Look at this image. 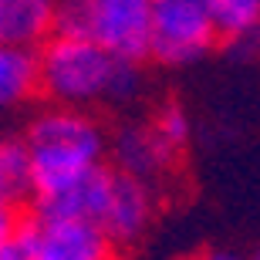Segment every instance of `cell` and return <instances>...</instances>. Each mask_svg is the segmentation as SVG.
<instances>
[{
  "label": "cell",
  "mask_w": 260,
  "mask_h": 260,
  "mask_svg": "<svg viewBox=\"0 0 260 260\" xmlns=\"http://www.w3.org/2000/svg\"><path fill=\"white\" fill-rule=\"evenodd\" d=\"M0 196L7 210L34 200V162L27 139H4L0 145Z\"/></svg>",
  "instance_id": "obj_11"
},
{
  "label": "cell",
  "mask_w": 260,
  "mask_h": 260,
  "mask_svg": "<svg viewBox=\"0 0 260 260\" xmlns=\"http://www.w3.org/2000/svg\"><path fill=\"white\" fill-rule=\"evenodd\" d=\"M223 41H243L260 27V0H210Z\"/></svg>",
  "instance_id": "obj_12"
},
{
  "label": "cell",
  "mask_w": 260,
  "mask_h": 260,
  "mask_svg": "<svg viewBox=\"0 0 260 260\" xmlns=\"http://www.w3.org/2000/svg\"><path fill=\"white\" fill-rule=\"evenodd\" d=\"M54 34H61V38H91V0H58Z\"/></svg>",
  "instance_id": "obj_14"
},
{
  "label": "cell",
  "mask_w": 260,
  "mask_h": 260,
  "mask_svg": "<svg viewBox=\"0 0 260 260\" xmlns=\"http://www.w3.org/2000/svg\"><path fill=\"white\" fill-rule=\"evenodd\" d=\"M112 189H115V169L95 166L85 176H78L75 183H68L64 189L34 200V213L71 216V220H88V223L102 226L105 210H108V203H112Z\"/></svg>",
  "instance_id": "obj_6"
},
{
  "label": "cell",
  "mask_w": 260,
  "mask_h": 260,
  "mask_svg": "<svg viewBox=\"0 0 260 260\" xmlns=\"http://www.w3.org/2000/svg\"><path fill=\"white\" fill-rule=\"evenodd\" d=\"M58 0H0V41L17 48H41L54 38Z\"/></svg>",
  "instance_id": "obj_8"
},
{
  "label": "cell",
  "mask_w": 260,
  "mask_h": 260,
  "mask_svg": "<svg viewBox=\"0 0 260 260\" xmlns=\"http://www.w3.org/2000/svg\"><path fill=\"white\" fill-rule=\"evenodd\" d=\"M112 159H115V169L118 173H128L135 179H152L173 162L176 155L159 142V135L152 132V125L142 128V125H128V128H118L115 142H112Z\"/></svg>",
  "instance_id": "obj_9"
},
{
  "label": "cell",
  "mask_w": 260,
  "mask_h": 260,
  "mask_svg": "<svg viewBox=\"0 0 260 260\" xmlns=\"http://www.w3.org/2000/svg\"><path fill=\"white\" fill-rule=\"evenodd\" d=\"M200 260H253V253L243 257V253H237V250H206Z\"/></svg>",
  "instance_id": "obj_16"
},
{
  "label": "cell",
  "mask_w": 260,
  "mask_h": 260,
  "mask_svg": "<svg viewBox=\"0 0 260 260\" xmlns=\"http://www.w3.org/2000/svg\"><path fill=\"white\" fill-rule=\"evenodd\" d=\"M34 91H41V51L38 48H0V102L7 108L24 105Z\"/></svg>",
  "instance_id": "obj_10"
},
{
  "label": "cell",
  "mask_w": 260,
  "mask_h": 260,
  "mask_svg": "<svg viewBox=\"0 0 260 260\" xmlns=\"http://www.w3.org/2000/svg\"><path fill=\"white\" fill-rule=\"evenodd\" d=\"M220 41L210 0H155L152 58L162 64H189Z\"/></svg>",
  "instance_id": "obj_3"
},
{
  "label": "cell",
  "mask_w": 260,
  "mask_h": 260,
  "mask_svg": "<svg viewBox=\"0 0 260 260\" xmlns=\"http://www.w3.org/2000/svg\"><path fill=\"white\" fill-rule=\"evenodd\" d=\"M149 216H152L149 183L115 169V189H112V203H108V210H105L102 230L115 243H132L149 226Z\"/></svg>",
  "instance_id": "obj_7"
},
{
  "label": "cell",
  "mask_w": 260,
  "mask_h": 260,
  "mask_svg": "<svg viewBox=\"0 0 260 260\" xmlns=\"http://www.w3.org/2000/svg\"><path fill=\"white\" fill-rule=\"evenodd\" d=\"M20 226L34 260H115V240L98 223L34 213Z\"/></svg>",
  "instance_id": "obj_4"
},
{
  "label": "cell",
  "mask_w": 260,
  "mask_h": 260,
  "mask_svg": "<svg viewBox=\"0 0 260 260\" xmlns=\"http://www.w3.org/2000/svg\"><path fill=\"white\" fill-rule=\"evenodd\" d=\"M152 132L159 135V142L169 149L173 155H179L189 142V115L179 105H166L159 108V115L152 122Z\"/></svg>",
  "instance_id": "obj_13"
},
{
  "label": "cell",
  "mask_w": 260,
  "mask_h": 260,
  "mask_svg": "<svg viewBox=\"0 0 260 260\" xmlns=\"http://www.w3.org/2000/svg\"><path fill=\"white\" fill-rule=\"evenodd\" d=\"M253 260H260V250H257V253H253Z\"/></svg>",
  "instance_id": "obj_17"
},
{
  "label": "cell",
  "mask_w": 260,
  "mask_h": 260,
  "mask_svg": "<svg viewBox=\"0 0 260 260\" xmlns=\"http://www.w3.org/2000/svg\"><path fill=\"white\" fill-rule=\"evenodd\" d=\"M41 91L64 108H85L102 98L112 102L118 61L91 38H48L41 44Z\"/></svg>",
  "instance_id": "obj_2"
},
{
  "label": "cell",
  "mask_w": 260,
  "mask_h": 260,
  "mask_svg": "<svg viewBox=\"0 0 260 260\" xmlns=\"http://www.w3.org/2000/svg\"><path fill=\"white\" fill-rule=\"evenodd\" d=\"M0 260H34L24 237V226L14 216V210L4 206V237H0Z\"/></svg>",
  "instance_id": "obj_15"
},
{
  "label": "cell",
  "mask_w": 260,
  "mask_h": 260,
  "mask_svg": "<svg viewBox=\"0 0 260 260\" xmlns=\"http://www.w3.org/2000/svg\"><path fill=\"white\" fill-rule=\"evenodd\" d=\"M155 0H91V41L122 61L152 54Z\"/></svg>",
  "instance_id": "obj_5"
},
{
  "label": "cell",
  "mask_w": 260,
  "mask_h": 260,
  "mask_svg": "<svg viewBox=\"0 0 260 260\" xmlns=\"http://www.w3.org/2000/svg\"><path fill=\"white\" fill-rule=\"evenodd\" d=\"M27 149L34 162V200L51 196L75 183L88 169L102 166L105 135L81 108H48L27 128Z\"/></svg>",
  "instance_id": "obj_1"
}]
</instances>
